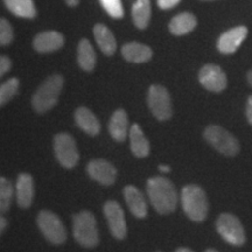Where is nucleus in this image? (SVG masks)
I'll list each match as a JSON object with an SVG mask.
<instances>
[{"label":"nucleus","mask_w":252,"mask_h":252,"mask_svg":"<svg viewBox=\"0 0 252 252\" xmlns=\"http://www.w3.org/2000/svg\"><path fill=\"white\" fill-rule=\"evenodd\" d=\"M146 190L151 204L158 213L167 215L174 212L178 204V193L171 180L163 176H154L147 181Z\"/></svg>","instance_id":"obj_1"},{"label":"nucleus","mask_w":252,"mask_h":252,"mask_svg":"<svg viewBox=\"0 0 252 252\" xmlns=\"http://www.w3.org/2000/svg\"><path fill=\"white\" fill-rule=\"evenodd\" d=\"M181 204L186 215L194 222H202L207 219L209 203L206 193L200 186H185L181 190Z\"/></svg>","instance_id":"obj_2"},{"label":"nucleus","mask_w":252,"mask_h":252,"mask_svg":"<svg viewBox=\"0 0 252 252\" xmlns=\"http://www.w3.org/2000/svg\"><path fill=\"white\" fill-rule=\"evenodd\" d=\"M63 82L64 80L61 75L55 74L49 76L37 88L36 93L32 98V105L36 112L46 113L54 108L62 91Z\"/></svg>","instance_id":"obj_3"},{"label":"nucleus","mask_w":252,"mask_h":252,"mask_svg":"<svg viewBox=\"0 0 252 252\" xmlns=\"http://www.w3.org/2000/svg\"><path fill=\"white\" fill-rule=\"evenodd\" d=\"M74 237L84 248H94L99 243L96 217L93 213L81 212L74 216Z\"/></svg>","instance_id":"obj_4"},{"label":"nucleus","mask_w":252,"mask_h":252,"mask_svg":"<svg viewBox=\"0 0 252 252\" xmlns=\"http://www.w3.org/2000/svg\"><path fill=\"white\" fill-rule=\"evenodd\" d=\"M204 139L208 144H210L217 152L224 154L228 157H234L239 152L238 140L228 132L225 128L217 125H210L204 130Z\"/></svg>","instance_id":"obj_5"},{"label":"nucleus","mask_w":252,"mask_h":252,"mask_svg":"<svg viewBox=\"0 0 252 252\" xmlns=\"http://www.w3.org/2000/svg\"><path fill=\"white\" fill-rule=\"evenodd\" d=\"M37 226L50 243L60 245L65 243L68 234L59 216L49 210H42L37 215Z\"/></svg>","instance_id":"obj_6"},{"label":"nucleus","mask_w":252,"mask_h":252,"mask_svg":"<svg viewBox=\"0 0 252 252\" xmlns=\"http://www.w3.org/2000/svg\"><path fill=\"white\" fill-rule=\"evenodd\" d=\"M147 104L152 115L158 121H168L173 115L172 99L168 90L159 84L150 87L147 94Z\"/></svg>","instance_id":"obj_7"},{"label":"nucleus","mask_w":252,"mask_h":252,"mask_svg":"<svg viewBox=\"0 0 252 252\" xmlns=\"http://www.w3.org/2000/svg\"><path fill=\"white\" fill-rule=\"evenodd\" d=\"M216 230L229 244L241 247L245 243V232L241 220L232 214H220L216 220Z\"/></svg>","instance_id":"obj_8"},{"label":"nucleus","mask_w":252,"mask_h":252,"mask_svg":"<svg viewBox=\"0 0 252 252\" xmlns=\"http://www.w3.org/2000/svg\"><path fill=\"white\" fill-rule=\"evenodd\" d=\"M54 153L60 165L67 169L76 167L80 159L76 141L68 133H59L55 135Z\"/></svg>","instance_id":"obj_9"},{"label":"nucleus","mask_w":252,"mask_h":252,"mask_svg":"<svg viewBox=\"0 0 252 252\" xmlns=\"http://www.w3.org/2000/svg\"><path fill=\"white\" fill-rule=\"evenodd\" d=\"M104 215L108 220L110 231L116 239H124L127 234L125 215L123 208L116 201H108L104 204Z\"/></svg>","instance_id":"obj_10"},{"label":"nucleus","mask_w":252,"mask_h":252,"mask_svg":"<svg viewBox=\"0 0 252 252\" xmlns=\"http://www.w3.org/2000/svg\"><path fill=\"white\" fill-rule=\"evenodd\" d=\"M198 81L207 90L220 93L228 86L225 72L216 64H206L198 72Z\"/></svg>","instance_id":"obj_11"},{"label":"nucleus","mask_w":252,"mask_h":252,"mask_svg":"<svg viewBox=\"0 0 252 252\" xmlns=\"http://www.w3.org/2000/svg\"><path fill=\"white\" fill-rule=\"evenodd\" d=\"M87 173L91 179L103 186H111L117 179V169L104 159H94L87 165Z\"/></svg>","instance_id":"obj_12"},{"label":"nucleus","mask_w":252,"mask_h":252,"mask_svg":"<svg viewBox=\"0 0 252 252\" xmlns=\"http://www.w3.org/2000/svg\"><path fill=\"white\" fill-rule=\"evenodd\" d=\"M248 35V28L245 26H237L231 28L217 40V49L222 54H232L239 48V46L243 43L245 37Z\"/></svg>","instance_id":"obj_13"},{"label":"nucleus","mask_w":252,"mask_h":252,"mask_svg":"<svg viewBox=\"0 0 252 252\" xmlns=\"http://www.w3.org/2000/svg\"><path fill=\"white\" fill-rule=\"evenodd\" d=\"M35 195L33 176L28 173H21L18 176L17 185H15V196H17L18 206L23 209H27L32 206Z\"/></svg>","instance_id":"obj_14"},{"label":"nucleus","mask_w":252,"mask_h":252,"mask_svg":"<svg viewBox=\"0 0 252 252\" xmlns=\"http://www.w3.org/2000/svg\"><path fill=\"white\" fill-rule=\"evenodd\" d=\"M123 194L131 213L138 219H145L147 216V204L139 189L132 185L125 186L123 189Z\"/></svg>","instance_id":"obj_15"},{"label":"nucleus","mask_w":252,"mask_h":252,"mask_svg":"<svg viewBox=\"0 0 252 252\" xmlns=\"http://www.w3.org/2000/svg\"><path fill=\"white\" fill-rule=\"evenodd\" d=\"M64 45V36L55 31H47L37 34L33 46L39 53L55 52Z\"/></svg>","instance_id":"obj_16"},{"label":"nucleus","mask_w":252,"mask_h":252,"mask_svg":"<svg viewBox=\"0 0 252 252\" xmlns=\"http://www.w3.org/2000/svg\"><path fill=\"white\" fill-rule=\"evenodd\" d=\"M75 121L78 127L91 137H94L100 132L99 121L88 108H84V106L78 108L75 111Z\"/></svg>","instance_id":"obj_17"},{"label":"nucleus","mask_w":252,"mask_h":252,"mask_svg":"<svg viewBox=\"0 0 252 252\" xmlns=\"http://www.w3.org/2000/svg\"><path fill=\"white\" fill-rule=\"evenodd\" d=\"M109 131L111 137L118 143L126 139L128 133V117L123 109H118L113 112L109 123Z\"/></svg>","instance_id":"obj_18"},{"label":"nucleus","mask_w":252,"mask_h":252,"mask_svg":"<svg viewBox=\"0 0 252 252\" xmlns=\"http://www.w3.org/2000/svg\"><path fill=\"white\" fill-rule=\"evenodd\" d=\"M122 55L126 61L132 63H144L152 58V49L139 42L126 43L122 48Z\"/></svg>","instance_id":"obj_19"},{"label":"nucleus","mask_w":252,"mask_h":252,"mask_svg":"<svg viewBox=\"0 0 252 252\" xmlns=\"http://www.w3.org/2000/svg\"><path fill=\"white\" fill-rule=\"evenodd\" d=\"M94 36L96 39L97 45L105 55L111 56L115 54L116 48H117V42H116L115 36L112 32L109 30L105 25L97 24L94 27Z\"/></svg>","instance_id":"obj_20"},{"label":"nucleus","mask_w":252,"mask_h":252,"mask_svg":"<svg viewBox=\"0 0 252 252\" xmlns=\"http://www.w3.org/2000/svg\"><path fill=\"white\" fill-rule=\"evenodd\" d=\"M197 25L196 17L194 14L189 13V12H184L175 15L169 23V32L173 35L180 36L185 35V34L190 33L191 31L195 30Z\"/></svg>","instance_id":"obj_21"},{"label":"nucleus","mask_w":252,"mask_h":252,"mask_svg":"<svg viewBox=\"0 0 252 252\" xmlns=\"http://www.w3.org/2000/svg\"><path fill=\"white\" fill-rule=\"evenodd\" d=\"M130 141L132 153L137 158H146L150 154V143L145 137L139 124H133L130 128Z\"/></svg>","instance_id":"obj_22"},{"label":"nucleus","mask_w":252,"mask_h":252,"mask_svg":"<svg viewBox=\"0 0 252 252\" xmlns=\"http://www.w3.org/2000/svg\"><path fill=\"white\" fill-rule=\"evenodd\" d=\"M77 61L84 71H93L97 62L96 53L87 39H82L77 47Z\"/></svg>","instance_id":"obj_23"},{"label":"nucleus","mask_w":252,"mask_h":252,"mask_svg":"<svg viewBox=\"0 0 252 252\" xmlns=\"http://www.w3.org/2000/svg\"><path fill=\"white\" fill-rule=\"evenodd\" d=\"M8 11L19 18L33 19L36 15L33 0H4Z\"/></svg>","instance_id":"obj_24"},{"label":"nucleus","mask_w":252,"mask_h":252,"mask_svg":"<svg viewBox=\"0 0 252 252\" xmlns=\"http://www.w3.org/2000/svg\"><path fill=\"white\" fill-rule=\"evenodd\" d=\"M133 23L139 30H145L149 26L151 19V1L150 0H137L132 7Z\"/></svg>","instance_id":"obj_25"},{"label":"nucleus","mask_w":252,"mask_h":252,"mask_svg":"<svg viewBox=\"0 0 252 252\" xmlns=\"http://www.w3.org/2000/svg\"><path fill=\"white\" fill-rule=\"evenodd\" d=\"M14 196V187L8 179L0 176V214L6 213L11 207Z\"/></svg>","instance_id":"obj_26"},{"label":"nucleus","mask_w":252,"mask_h":252,"mask_svg":"<svg viewBox=\"0 0 252 252\" xmlns=\"http://www.w3.org/2000/svg\"><path fill=\"white\" fill-rule=\"evenodd\" d=\"M19 90L18 78H9L0 86V106L7 104L17 94Z\"/></svg>","instance_id":"obj_27"},{"label":"nucleus","mask_w":252,"mask_h":252,"mask_svg":"<svg viewBox=\"0 0 252 252\" xmlns=\"http://www.w3.org/2000/svg\"><path fill=\"white\" fill-rule=\"evenodd\" d=\"M99 1L110 17L113 19H122L124 17V9L121 0H99Z\"/></svg>","instance_id":"obj_28"},{"label":"nucleus","mask_w":252,"mask_h":252,"mask_svg":"<svg viewBox=\"0 0 252 252\" xmlns=\"http://www.w3.org/2000/svg\"><path fill=\"white\" fill-rule=\"evenodd\" d=\"M14 33L11 24L4 18H0V46H7L13 41Z\"/></svg>","instance_id":"obj_29"},{"label":"nucleus","mask_w":252,"mask_h":252,"mask_svg":"<svg viewBox=\"0 0 252 252\" xmlns=\"http://www.w3.org/2000/svg\"><path fill=\"white\" fill-rule=\"evenodd\" d=\"M12 67V62L7 56H0V77H2Z\"/></svg>","instance_id":"obj_30"},{"label":"nucleus","mask_w":252,"mask_h":252,"mask_svg":"<svg viewBox=\"0 0 252 252\" xmlns=\"http://www.w3.org/2000/svg\"><path fill=\"white\" fill-rule=\"evenodd\" d=\"M181 0H157L158 6L161 9H171L180 2Z\"/></svg>","instance_id":"obj_31"},{"label":"nucleus","mask_w":252,"mask_h":252,"mask_svg":"<svg viewBox=\"0 0 252 252\" xmlns=\"http://www.w3.org/2000/svg\"><path fill=\"white\" fill-rule=\"evenodd\" d=\"M247 118H248V122L250 123V125L252 126V96H250L248 98V102H247Z\"/></svg>","instance_id":"obj_32"},{"label":"nucleus","mask_w":252,"mask_h":252,"mask_svg":"<svg viewBox=\"0 0 252 252\" xmlns=\"http://www.w3.org/2000/svg\"><path fill=\"white\" fill-rule=\"evenodd\" d=\"M6 228H7V220L4 216L0 215V235L5 231Z\"/></svg>","instance_id":"obj_33"},{"label":"nucleus","mask_w":252,"mask_h":252,"mask_svg":"<svg viewBox=\"0 0 252 252\" xmlns=\"http://www.w3.org/2000/svg\"><path fill=\"white\" fill-rule=\"evenodd\" d=\"M64 1L67 2V5L70 6V7H75V6L78 5L80 0H64Z\"/></svg>","instance_id":"obj_34"},{"label":"nucleus","mask_w":252,"mask_h":252,"mask_svg":"<svg viewBox=\"0 0 252 252\" xmlns=\"http://www.w3.org/2000/svg\"><path fill=\"white\" fill-rule=\"evenodd\" d=\"M159 169H160V171H161L162 173H169V172H171V168H169V166H165V165L160 166Z\"/></svg>","instance_id":"obj_35"},{"label":"nucleus","mask_w":252,"mask_h":252,"mask_svg":"<svg viewBox=\"0 0 252 252\" xmlns=\"http://www.w3.org/2000/svg\"><path fill=\"white\" fill-rule=\"evenodd\" d=\"M175 252H194V251L190 250V249H188V248H179V249H176Z\"/></svg>","instance_id":"obj_36"},{"label":"nucleus","mask_w":252,"mask_h":252,"mask_svg":"<svg viewBox=\"0 0 252 252\" xmlns=\"http://www.w3.org/2000/svg\"><path fill=\"white\" fill-rule=\"evenodd\" d=\"M248 82L250 83V86L252 87V70L248 72Z\"/></svg>","instance_id":"obj_37"},{"label":"nucleus","mask_w":252,"mask_h":252,"mask_svg":"<svg viewBox=\"0 0 252 252\" xmlns=\"http://www.w3.org/2000/svg\"><path fill=\"white\" fill-rule=\"evenodd\" d=\"M206 252H219V251H216V250H214V249H208V250L206 251Z\"/></svg>","instance_id":"obj_38"},{"label":"nucleus","mask_w":252,"mask_h":252,"mask_svg":"<svg viewBox=\"0 0 252 252\" xmlns=\"http://www.w3.org/2000/svg\"><path fill=\"white\" fill-rule=\"evenodd\" d=\"M203 1H212V0H203Z\"/></svg>","instance_id":"obj_39"}]
</instances>
